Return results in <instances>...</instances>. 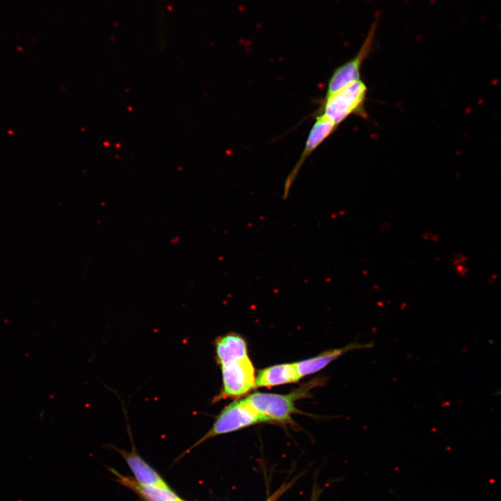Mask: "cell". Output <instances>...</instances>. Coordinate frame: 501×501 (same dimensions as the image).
Instances as JSON below:
<instances>
[{
  "mask_svg": "<svg viewBox=\"0 0 501 501\" xmlns=\"http://www.w3.org/2000/svg\"><path fill=\"white\" fill-rule=\"evenodd\" d=\"M300 379L294 363L280 364L260 370L256 375V385L272 387L295 383Z\"/></svg>",
  "mask_w": 501,
  "mask_h": 501,
  "instance_id": "9",
  "label": "cell"
},
{
  "mask_svg": "<svg viewBox=\"0 0 501 501\" xmlns=\"http://www.w3.org/2000/svg\"><path fill=\"white\" fill-rule=\"evenodd\" d=\"M377 27L378 22H373L357 54L335 69L328 80L325 97L331 95L345 86L361 79V68L364 61L372 51Z\"/></svg>",
  "mask_w": 501,
  "mask_h": 501,
  "instance_id": "4",
  "label": "cell"
},
{
  "mask_svg": "<svg viewBox=\"0 0 501 501\" xmlns=\"http://www.w3.org/2000/svg\"><path fill=\"white\" fill-rule=\"evenodd\" d=\"M368 88L359 79L324 98L319 115L337 126L352 115L366 118L365 102Z\"/></svg>",
  "mask_w": 501,
  "mask_h": 501,
  "instance_id": "1",
  "label": "cell"
},
{
  "mask_svg": "<svg viewBox=\"0 0 501 501\" xmlns=\"http://www.w3.org/2000/svg\"><path fill=\"white\" fill-rule=\"evenodd\" d=\"M215 347L217 362L220 365L248 356L246 340L237 333H229L218 337Z\"/></svg>",
  "mask_w": 501,
  "mask_h": 501,
  "instance_id": "11",
  "label": "cell"
},
{
  "mask_svg": "<svg viewBox=\"0 0 501 501\" xmlns=\"http://www.w3.org/2000/svg\"><path fill=\"white\" fill-rule=\"evenodd\" d=\"M337 129V126L322 116L318 115L316 117V120L308 133L300 158L286 179L284 187V198H286L288 196L291 186L305 160L326 139L334 133Z\"/></svg>",
  "mask_w": 501,
  "mask_h": 501,
  "instance_id": "7",
  "label": "cell"
},
{
  "mask_svg": "<svg viewBox=\"0 0 501 501\" xmlns=\"http://www.w3.org/2000/svg\"><path fill=\"white\" fill-rule=\"evenodd\" d=\"M467 257L461 254L456 257L454 263L456 264V272L462 277H464L468 273V268L466 265Z\"/></svg>",
  "mask_w": 501,
  "mask_h": 501,
  "instance_id": "12",
  "label": "cell"
},
{
  "mask_svg": "<svg viewBox=\"0 0 501 501\" xmlns=\"http://www.w3.org/2000/svg\"><path fill=\"white\" fill-rule=\"evenodd\" d=\"M500 394H501V392H500Z\"/></svg>",
  "mask_w": 501,
  "mask_h": 501,
  "instance_id": "13",
  "label": "cell"
},
{
  "mask_svg": "<svg viewBox=\"0 0 501 501\" xmlns=\"http://www.w3.org/2000/svg\"><path fill=\"white\" fill-rule=\"evenodd\" d=\"M308 389L306 387L296 389L287 395L255 392L244 399L257 413L265 417L268 422H289L292 415L296 412L295 401L305 397Z\"/></svg>",
  "mask_w": 501,
  "mask_h": 501,
  "instance_id": "2",
  "label": "cell"
},
{
  "mask_svg": "<svg viewBox=\"0 0 501 501\" xmlns=\"http://www.w3.org/2000/svg\"><path fill=\"white\" fill-rule=\"evenodd\" d=\"M372 346V344L351 343L342 348L326 350L316 356L294 363V364L300 377L302 378L319 372L328 365L332 361L349 351L367 349Z\"/></svg>",
  "mask_w": 501,
  "mask_h": 501,
  "instance_id": "8",
  "label": "cell"
},
{
  "mask_svg": "<svg viewBox=\"0 0 501 501\" xmlns=\"http://www.w3.org/2000/svg\"><path fill=\"white\" fill-rule=\"evenodd\" d=\"M223 388L217 399L246 395L256 385L254 366L248 357L221 365Z\"/></svg>",
  "mask_w": 501,
  "mask_h": 501,
  "instance_id": "5",
  "label": "cell"
},
{
  "mask_svg": "<svg viewBox=\"0 0 501 501\" xmlns=\"http://www.w3.org/2000/svg\"><path fill=\"white\" fill-rule=\"evenodd\" d=\"M260 422H268V420L245 399L234 401L219 413L211 429L198 444L215 436L232 432Z\"/></svg>",
  "mask_w": 501,
  "mask_h": 501,
  "instance_id": "3",
  "label": "cell"
},
{
  "mask_svg": "<svg viewBox=\"0 0 501 501\" xmlns=\"http://www.w3.org/2000/svg\"><path fill=\"white\" fill-rule=\"evenodd\" d=\"M112 391L117 395L121 402L122 409L126 421V429L130 439L132 449L130 452H128L125 450L118 448L112 444H106L105 445L115 450L123 457L133 472L136 480L141 484L164 487L168 486L158 472L154 470L145 460H143L138 453L128 420L127 410L125 407L124 401H122L120 399L119 395L113 390H112Z\"/></svg>",
  "mask_w": 501,
  "mask_h": 501,
  "instance_id": "6",
  "label": "cell"
},
{
  "mask_svg": "<svg viewBox=\"0 0 501 501\" xmlns=\"http://www.w3.org/2000/svg\"><path fill=\"white\" fill-rule=\"evenodd\" d=\"M111 471L116 476L118 482L136 493L144 501H184L172 491L168 486L143 485L136 479Z\"/></svg>",
  "mask_w": 501,
  "mask_h": 501,
  "instance_id": "10",
  "label": "cell"
}]
</instances>
